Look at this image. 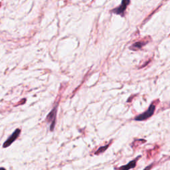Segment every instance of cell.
Returning a JSON list of instances; mask_svg holds the SVG:
<instances>
[{
    "instance_id": "6da1fadb",
    "label": "cell",
    "mask_w": 170,
    "mask_h": 170,
    "mask_svg": "<svg viewBox=\"0 0 170 170\" xmlns=\"http://www.w3.org/2000/svg\"><path fill=\"white\" fill-rule=\"evenodd\" d=\"M155 110H156V106H155L154 104H151L150 106L149 107V108L146 112L138 115V116H137L136 118H135V120L137 121L146 120V119L149 118V117H151L152 116L154 113Z\"/></svg>"
},
{
    "instance_id": "7a4b0ae2",
    "label": "cell",
    "mask_w": 170,
    "mask_h": 170,
    "mask_svg": "<svg viewBox=\"0 0 170 170\" xmlns=\"http://www.w3.org/2000/svg\"><path fill=\"white\" fill-rule=\"evenodd\" d=\"M20 132H21V130L16 129V130H15V132L12 134V136H10L6 142H5V143L3 145V148H6L9 147V146H11L12 144L14 141H16L17 139V138L19 137Z\"/></svg>"
},
{
    "instance_id": "3957f363",
    "label": "cell",
    "mask_w": 170,
    "mask_h": 170,
    "mask_svg": "<svg viewBox=\"0 0 170 170\" xmlns=\"http://www.w3.org/2000/svg\"><path fill=\"white\" fill-rule=\"evenodd\" d=\"M56 114H57V106L54 107L51 111L47 116V120L49 122H51V131H53L54 130V124H55V120H56Z\"/></svg>"
},
{
    "instance_id": "277c9868",
    "label": "cell",
    "mask_w": 170,
    "mask_h": 170,
    "mask_svg": "<svg viewBox=\"0 0 170 170\" xmlns=\"http://www.w3.org/2000/svg\"><path fill=\"white\" fill-rule=\"evenodd\" d=\"M130 3V0H123L121 6L118 7V8L115 9L113 10V12H114L116 14H119V15H122L124 12L125 10L126 9V7Z\"/></svg>"
},
{
    "instance_id": "5b68a950",
    "label": "cell",
    "mask_w": 170,
    "mask_h": 170,
    "mask_svg": "<svg viewBox=\"0 0 170 170\" xmlns=\"http://www.w3.org/2000/svg\"><path fill=\"white\" fill-rule=\"evenodd\" d=\"M138 158H137L136 159H135V160H133V161H131L130 162H129L127 165H126V166L120 168V169H126V170H128V169H130L134 168L135 167H136V162L138 160Z\"/></svg>"
},
{
    "instance_id": "8992f818",
    "label": "cell",
    "mask_w": 170,
    "mask_h": 170,
    "mask_svg": "<svg viewBox=\"0 0 170 170\" xmlns=\"http://www.w3.org/2000/svg\"><path fill=\"white\" fill-rule=\"evenodd\" d=\"M146 43H144V42H136V43H135L134 45H132L130 49L136 51V50L140 49L144 45H146Z\"/></svg>"
},
{
    "instance_id": "52a82bcc",
    "label": "cell",
    "mask_w": 170,
    "mask_h": 170,
    "mask_svg": "<svg viewBox=\"0 0 170 170\" xmlns=\"http://www.w3.org/2000/svg\"><path fill=\"white\" fill-rule=\"evenodd\" d=\"M108 146H109V144L107 145V146H103V147H101V148H100L98 149L97 152H95V155H98V154H100L101 153L104 152L105 150H106V149L108 148Z\"/></svg>"
}]
</instances>
